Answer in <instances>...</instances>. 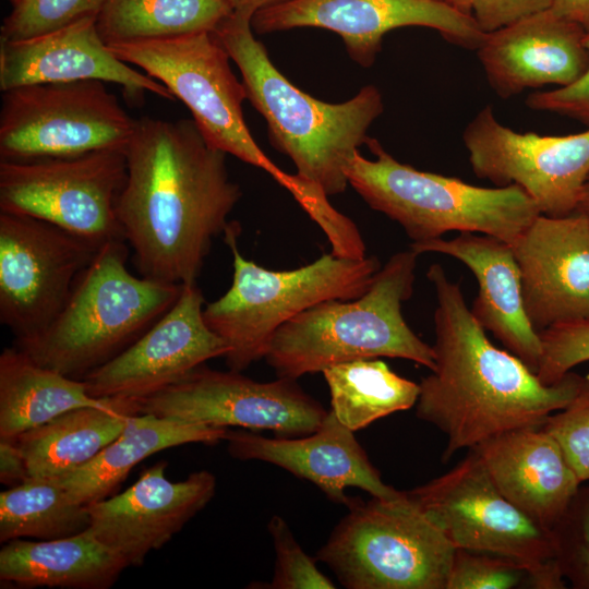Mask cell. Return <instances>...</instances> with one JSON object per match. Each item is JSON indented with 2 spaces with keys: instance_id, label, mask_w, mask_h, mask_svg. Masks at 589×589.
Segmentation results:
<instances>
[{
  "instance_id": "41",
  "label": "cell",
  "mask_w": 589,
  "mask_h": 589,
  "mask_svg": "<svg viewBox=\"0 0 589 589\" xmlns=\"http://www.w3.org/2000/svg\"><path fill=\"white\" fill-rule=\"evenodd\" d=\"M550 10L589 31V0H554Z\"/></svg>"
},
{
  "instance_id": "12",
  "label": "cell",
  "mask_w": 589,
  "mask_h": 589,
  "mask_svg": "<svg viewBox=\"0 0 589 589\" xmlns=\"http://www.w3.org/2000/svg\"><path fill=\"white\" fill-rule=\"evenodd\" d=\"M125 152L0 159V212L32 216L98 244L123 239L117 202Z\"/></svg>"
},
{
  "instance_id": "21",
  "label": "cell",
  "mask_w": 589,
  "mask_h": 589,
  "mask_svg": "<svg viewBox=\"0 0 589 589\" xmlns=\"http://www.w3.org/2000/svg\"><path fill=\"white\" fill-rule=\"evenodd\" d=\"M586 29L550 9L486 33L477 48L492 89L502 98L545 85L567 86L589 67Z\"/></svg>"
},
{
  "instance_id": "29",
  "label": "cell",
  "mask_w": 589,
  "mask_h": 589,
  "mask_svg": "<svg viewBox=\"0 0 589 589\" xmlns=\"http://www.w3.org/2000/svg\"><path fill=\"white\" fill-rule=\"evenodd\" d=\"M230 12L226 0H109L96 23L115 45L213 32Z\"/></svg>"
},
{
  "instance_id": "33",
  "label": "cell",
  "mask_w": 589,
  "mask_h": 589,
  "mask_svg": "<svg viewBox=\"0 0 589 589\" xmlns=\"http://www.w3.org/2000/svg\"><path fill=\"white\" fill-rule=\"evenodd\" d=\"M551 534L564 579L575 589H589V484L579 485Z\"/></svg>"
},
{
  "instance_id": "20",
  "label": "cell",
  "mask_w": 589,
  "mask_h": 589,
  "mask_svg": "<svg viewBox=\"0 0 589 589\" xmlns=\"http://www.w3.org/2000/svg\"><path fill=\"white\" fill-rule=\"evenodd\" d=\"M97 17L21 40H0V91L50 82L99 80L119 84L125 98L142 103L145 93L175 100L148 74L119 59L103 40Z\"/></svg>"
},
{
  "instance_id": "43",
  "label": "cell",
  "mask_w": 589,
  "mask_h": 589,
  "mask_svg": "<svg viewBox=\"0 0 589 589\" xmlns=\"http://www.w3.org/2000/svg\"><path fill=\"white\" fill-rule=\"evenodd\" d=\"M577 212L584 214L589 219V177L584 185Z\"/></svg>"
},
{
  "instance_id": "18",
  "label": "cell",
  "mask_w": 589,
  "mask_h": 589,
  "mask_svg": "<svg viewBox=\"0 0 589 589\" xmlns=\"http://www.w3.org/2000/svg\"><path fill=\"white\" fill-rule=\"evenodd\" d=\"M166 460L145 469L125 491L87 505L88 530L118 553L129 567H140L202 510L216 492V478L192 472L173 482Z\"/></svg>"
},
{
  "instance_id": "24",
  "label": "cell",
  "mask_w": 589,
  "mask_h": 589,
  "mask_svg": "<svg viewBox=\"0 0 589 589\" xmlns=\"http://www.w3.org/2000/svg\"><path fill=\"white\" fill-rule=\"evenodd\" d=\"M471 449L501 493L550 530L581 484L556 440L542 426L508 431Z\"/></svg>"
},
{
  "instance_id": "31",
  "label": "cell",
  "mask_w": 589,
  "mask_h": 589,
  "mask_svg": "<svg viewBox=\"0 0 589 589\" xmlns=\"http://www.w3.org/2000/svg\"><path fill=\"white\" fill-rule=\"evenodd\" d=\"M87 505L75 501L57 477H31L0 493V541L52 540L87 530Z\"/></svg>"
},
{
  "instance_id": "14",
  "label": "cell",
  "mask_w": 589,
  "mask_h": 589,
  "mask_svg": "<svg viewBox=\"0 0 589 589\" xmlns=\"http://www.w3.org/2000/svg\"><path fill=\"white\" fill-rule=\"evenodd\" d=\"M329 411L296 380L257 382L239 371L203 365L140 401V413L216 428L271 430L277 436L315 432Z\"/></svg>"
},
{
  "instance_id": "40",
  "label": "cell",
  "mask_w": 589,
  "mask_h": 589,
  "mask_svg": "<svg viewBox=\"0 0 589 589\" xmlns=\"http://www.w3.org/2000/svg\"><path fill=\"white\" fill-rule=\"evenodd\" d=\"M29 478L25 457L17 444L12 440H0V482L11 488Z\"/></svg>"
},
{
  "instance_id": "39",
  "label": "cell",
  "mask_w": 589,
  "mask_h": 589,
  "mask_svg": "<svg viewBox=\"0 0 589 589\" xmlns=\"http://www.w3.org/2000/svg\"><path fill=\"white\" fill-rule=\"evenodd\" d=\"M554 0H470V14L483 33H492L549 10Z\"/></svg>"
},
{
  "instance_id": "23",
  "label": "cell",
  "mask_w": 589,
  "mask_h": 589,
  "mask_svg": "<svg viewBox=\"0 0 589 589\" xmlns=\"http://www.w3.org/2000/svg\"><path fill=\"white\" fill-rule=\"evenodd\" d=\"M419 255L441 253L464 263L478 283L471 312L478 323L537 372L541 341L526 313L520 273L512 244L496 237L459 232L452 239L411 243Z\"/></svg>"
},
{
  "instance_id": "10",
  "label": "cell",
  "mask_w": 589,
  "mask_h": 589,
  "mask_svg": "<svg viewBox=\"0 0 589 589\" xmlns=\"http://www.w3.org/2000/svg\"><path fill=\"white\" fill-rule=\"evenodd\" d=\"M405 492L455 549L519 562L530 572L531 589L566 587L551 530L501 493L473 449L446 473Z\"/></svg>"
},
{
  "instance_id": "2",
  "label": "cell",
  "mask_w": 589,
  "mask_h": 589,
  "mask_svg": "<svg viewBox=\"0 0 589 589\" xmlns=\"http://www.w3.org/2000/svg\"><path fill=\"white\" fill-rule=\"evenodd\" d=\"M426 277L436 298L435 366L419 383L416 414L446 435L444 462L505 432L542 426L568 405L581 375L570 371L543 384L518 357L491 342L441 264H432Z\"/></svg>"
},
{
  "instance_id": "42",
  "label": "cell",
  "mask_w": 589,
  "mask_h": 589,
  "mask_svg": "<svg viewBox=\"0 0 589 589\" xmlns=\"http://www.w3.org/2000/svg\"><path fill=\"white\" fill-rule=\"evenodd\" d=\"M231 11L244 12L251 15L259 10L285 3L291 0H226Z\"/></svg>"
},
{
  "instance_id": "28",
  "label": "cell",
  "mask_w": 589,
  "mask_h": 589,
  "mask_svg": "<svg viewBox=\"0 0 589 589\" xmlns=\"http://www.w3.org/2000/svg\"><path fill=\"white\" fill-rule=\"evenodd\" d=\"M107 401L91 396L84 381L40 365L15 346L0 354V440L13 441L64 412Z\"/></svg>"
},
{
  "instance_id": "25",
  "label": "cell",
  "mask_w": 589,
  "mask_h": 589,
  "mask_svg": "<svg viewBox=\"0 0 589 589\" xmlns=\"http://www.w3.org/2000/svg\"><path fill=\"white\" fill-rule=\"evenodd\" d=\"M127 562L88 529L52 540L14 539L0 550V580L15 588L109 589Z\"/></svg>"
},
{
  "instance_id": "22",
  "label": "cell",
  "mask_w": 589,
  "mask_h": 589,
  "mask_svg": "<svg viewBox=\"0 0 589 589\" xmlns=\"http://www.w3.org/2000/svg\"><path fill=\"white\" fill-rule=\"evenodd\" d=\"M225 441L232 457L276 465L314 483L328 498L347 507L353 500L345 493L350 486L378 498L401 494L384 483L353 431L340 423L332 411L321 426L308 435L271 438L229 430Z\"/></svg>"
},
{
  "instance_id": "13",
  "label": "cell",
  "mask_w": 589,
  "mask_h": 589,
  "mask_svg": "<svg viewBox=\"0 0 589 589\" xmlns=\"http://www.w3.org/2000/svg\"><path fill=\"white\" fill-rule=\"evenodd\" d=\"M100 247L48 221L0 212V322L15 341L53 322Z\"/></svg>"
},
{
  "instance_id": "37",
  "label": "cell",
  "mask_w": 589,
  "mask_h": 589,
  "mask_svg": "<svg viewBox=\"0 0 589 589\" xmlns=\"http://www.w3.org/2000/svg\"><path fill=\"white\" fill-rule=\"evenodd\" d=\"M538 378L545 385L561 381L572 369L589 361V318L550 326L539 333Z\"/></svg>"
},
{
  "instance_id": "5",
  "label": "cell",
  "mask_w": 589,
  "mask_h": 589,
  "mask_svg": "<svg viewBox=\"0 0 589 589\" xmlns=\"http://www.w3.org/2000/svg\"><path fill=\"white\" fill-rule=\"evenodd\" d=\"M125 242L101 244L53 322L14 346L40 365L82 380L149 329L175 304L183 285L133 275Z\"/></svg>"
},
{
  "instance_id": "32",
  "label": "cell",
  "mask_w": 589,
  "mask_h": 589,
  "mask_svg": "<svg viewBox=\"0 0 589 589\" xmlns=\"http://www.w3.org/2000/svg\"><path fill=\"white\" fill-rule=\"evenodd\" d=\"M109 0H21L0 28L1 40H21L50 33L87 17H97Z\"/></svg>"
},
{
  "instance_id": "35",
  "label": "cell",
  "mask_w": 589,
  "mask_h": 589,
  "mask_svg": "<svg viewBox=\"0 0 589 589\" xmlns=\"http://www.w3.org/2000/svg\"><path fill=\"white\" fill-rule=\"evenodd\" d=\"M275 549V567L269 589H334V582L316 566L294 539L287 522L274 515L267 525Z\"/></svg>"
},
{
  "instance_id": "30",
  "label": "cell",
  "mask_w": 589,
  "mask_h": 589,
  "mask_svg": "<svg viewBox=\"0 0 589 589\" xmlns=\"http://www.w3.org/2000/svg\"><path fill=\"white\" fill-rule=\"evenodd\" d=\"M322 373L329 389L330 411L353 432L410 409L420 393L419 384L398 375L378 359L349 361Z\"/></svg>"
},
{
  "instance_id": "36",
  "label": "cell",
  "mask_w": 589,
  "mask_h": 589,
  "mask_svg": "<svg viewBox=\"0 0 589 589\" xmlns=\"http://www.w3.org/2000/svg\"><path fill=\"white\" fill-rule=\"evenodd\" d=\"M542 428L561 446L580 483L589 481V375L573 399L548 417Z\"/></svg>"
},
{
  "instance_id": "3",
  "label": "cell",
  "mask_w": 589,
  "mask_h": 589,
  "mask_svg": "<svg viewBox=\"0 0 589 589\" xmlns=\"http://www.w3.org/2000/svg\"><path fill=\"white\" fill-rule=\"evenodd\" d=\"M252 16L231 11L213 31L241 72L247 99L264 117L273 146L292 160L298 178L327 196L342 193L349 159L384 110L382 93L366 85L338 104L308 95L272 62L254 36Z\"/></svg>"
},
{
  "instance_id": "46",
  "label": "cell",
  "mask_w": 589,
  "mask_h": 589,
  "mask_svg": "<svg viewBox=\"0 0 589 589\" xmlns=\"http://www.w3.org/2000/svg\"><path fill=\"white\" fill-rule=\"evenodd\" d=\"M433 1H445L446 2V0H433Z\"/></svg>"
},
{
  "instance_id": "1",
  "label": "cell",
  "mask_w": 589,
  "mask_h": 589,
  "mask_svg": "<svg viewBox=\"0 0 589 589\" xmlns=\"http://www.w3.org/2000/svg\"><path fill=\"white\" fill-rule=\"evenodd\" d=\"M117 218L142 277L195 284L242 192L193 119H137Z\"/></svg>"
},
{
  "instance_id": "27",
  "label": "cell",
  "mask_w": 589,
  "mask_h": 589,
  "mask_svg": "<svg viewBox=\"0 0 589 589\" xmlns=\"http://www.w3.org/2000/svg\"><path fill=\"white\" fill-rule=\"evenodd\" d=\"M136 414L139 401L108 398L103 406L64 412L13 441L25 457L31 477H59L93 459Z\"/></svg>"
},
{
  "instance_id": "34",
  "label": "cell",
  "mask_w": 589,
  "mask_h": 589,
  "mask_svg": "<svg viewBox=\"0 0 589 589\" xmlns=\"http://www.w3.org/2000/svg\"><path fill=\"white\" fill-rule=\"evenodd\" d=\"M530 588V572L512 558L456 549L446 589Z\"/></svg>"
},
{
  "instance_id": "17",
  "label": "cell",
  "mask_w": 589,
  "mask_h": 589,
  "mask_svg": "<svg viewBox=\"0 0 589 589\" xmlns=\"http://www.w3.org/2000/svg\"><path fill=\"white\" fill-rule=\"evenodd\" d=\"M197 284L182 286L175 304L136 341L82 378L95 398L142 401L183 378L228 345L206 324Z\"/></svg>"
},
{
  "instance_id": "26",
  "label": "cell",
  "mask_w": 589,
  "mask_h": 589,
  "mask_svg": "<svg viewBox=\"0 0 589 589\" xmlns=\"http://www.w3.org/2000/svg\"><path fill=\"white\" fill-rule=\"evenodd\" d=\"M228 431L140 413L93 459L57 478L75 501L89 505L110 496L137 464L157 452L190 443L215 445Z\"/></svg>"
},
{
  "instance_id": "15",
  "label": "cell",
  "mask_w": 589,
  "mask_h": 589,
  "mask_svg": "<svg viewBox=\"0 0 589 589\" xmlns=\"http://www.w3.org/2000/svg\"><path fill=\"white\" fill-rule=\"evenodd\" d=\"M462 141L478 178L518 185L543 215L577 212L589 177V128L568 135L521 133L502 124L488 105L467 124Z\"/></svg>"
},
{
  "instance_id": "45",
  "label": "cell",
  "mask_w": 589,
  "mask_h": 589,
  "mask_svg": "<svg viewBox=\"0 0 589 589\" xmlns=\"http://www.w3.org/2000/svg\"><path fill=\"white\" fill-rule=\"evenodd\" d=\"M19 1H21V0H10L12 5L16 4Z\"/></svg>"
},
{
  "instance_id": "9",
  "label": "cell",
  "mask_w": 589,
  "mask_h": 589,
  "mask_svg": "<svg viewBox=\"0 0 589 589\" xmlns=\"http://www.w3.org/2000/svg\"><path fill=\"white\" fill-rule=\"evenodd\" d=\"M122 61L163 83L190 109L206 142L269 173L297 200L305 183L276 166L244 121L247 92L230 68V56L213 32L108 45Z\"/></svg>"
},
{
  "instance_id": "7",
  "label": "cell",
  "mask_w": 589,
  "mask_h": 589,
  "mask_svg": "<svg viewBox=\"0 0 589 589\" xmlns=\"http://www.w3.org/2000/svg\"><path fill=\"white\" fill-rule=\"evenodd\" d=\"M240 233L241 225L229 221L224 241L232 254V283L203 310L207 326L228 345L225 360L233 371L265 358L276 330L301 312L324 301L362 296L381 268L376 256L350 259L329 252L294 269L271 271L241 254Z\"/></svg>"
},
{
  "instance_id": "11",
  "label": "cell",
  "mask_w": 589,
  "mask_h": 589,
  "mask_svg": "<svg viewBox=\"0 0 589 589\" xmlns=\"http://www.w3.org/2000/svg\"><path fill=\"white\" fill-rule=\"evenodd\" d=\"M1 93L2 160L125 152L137 124L99 80L29 84Z\"/></svg>"
},
{
  "instance_id": "4",
  "label": "cell",
  "mask_w": 589,
  "mask_h": 589,
  "mask_svg": "<svg viewBox=\"0 0 589 589\" xmlns=\"http://www.w3.org/2000/svg\"><path fill=\"white\" fill-rule=\"evenodd\" d=\"M418 256L411 248L393 254L359 298L321 302L281 325L265 354L277 376L297 380L381 357L410 360L432 371L433 347L402 316V304L413 292Z\"/></svg>"
},
{
  "instance_id": "8",
  "label": "cell",
  "mask_w": 589,
  "mask_h": 589,
  "mask_svg": "<svg viewBox=\"0 0 589 589\" xmlns=\"http://www.w3.org/2000/svg\"><path fill=\"white\" fill-rule=\"evenodd\" d=\"M455 550L401 491L353 498L316 560L349 589H446Z\"/></svg>"
},
{
  "instance_id": "38",
  "label": "cell",
  "mask_w": 589,
  "mask_h": 589,
  "mask_svg": "<svg viewBox=\"0 0 589 589\" xmlns=\"http://www.w3.org/2000/svg\"><path fill=\"white\" fill-rule=\"evenodd\" d=\"M584 40L589 50V31H586ZM526 105L533 110L573 118L589 128V67L580 77L567 86L529 94Z\"/></svg>"
},
{
  "instance_id": "6",
  "label": "cell",
  "mask_w": 589,
  "mask_h": 589,
  "mask_svg": "<svg viewBox=\"0 0 589 589\" xmlns=\"http://www.w3.org/2000/svg\"><path fill=\"white\" fill-rule=\"evenodd\" d=\"M374 155L357 151L349 159V185L373 209L398 223L412 243L449 231L490 235L513 244L541 214L518 185L484 188L458 178L421 171L395 159L368 137Z\"/></svg>"
},
{
  "instance_id": "44",
  "label": "cell",
  "mask_w": 589,
  "mask_h": 589,
  "mask_svg": "<svg viewBox=\"0 0 589 589\" xmlns=\"http://www.w3.org/2000/svg\"><path fill=\"white\" fill-rule=\"evenodd\" d=\"M448 4L454 7L456 10L460 11L464 14H470V0H446Z\"/></svg>"
},
{
  "instance_id": "16",
  "label": "cell",
  "mask_w": 589,
  "mask_h": 589,
  "mask_svg": "<svg viewBox=\"0 0 589 589\" xmlns=\"http://www.w3.org/2000/svg\"><path fill=\"white\" fill-rule=\"evenodd\" d=\"M259 34L317 27L338 34L350 58L371 67L383 37L405 26L440 32L447 40L477 49L483 33L471 15L433 0H291L259 10L251 20Z\"/></svg>"
},
{
  "instance_id": "19",
  "label": "cell",
  "mask_w": 589,
  "mask_h": 589,
  "mask_svg": "<svg viewBox=\"0 0 589 589\" xmlns=\"http://www.w3.org/2000/svg\"><path fill=\"white\" fill-rule=\"evenodd\" d=\"M537 332L589 318V219L539 214L512 244Z\"/></svg>"
}]
</instances>
